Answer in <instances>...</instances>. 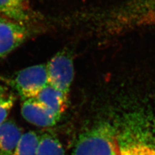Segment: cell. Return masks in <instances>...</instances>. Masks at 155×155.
I'll return each instance as SVG.
<instances>
[{
  "label": "cell",
  "instance_id": "obj_8",
  "mask_svg": "<svg viewBox=\"0 0 155 155\" xmlns=\"http://www.w3.org/2000/svg\"><path fill=\"white\" fill-rule=\"evenodd\" d=\"M21 135V128L12 121L0 125V155H12Z\"/></svg>",
  "mask_w": 155,
  "mask_h": 155
},
{
  "label": "cell",
  "instance_id": "obj_10",
  "mask_svg": "<svg viewBox=\"0 0 155 155\" xmlns=\"http://www.w3.org/2000/svg\"><path fill=\"white\" fill-rule=\"evenodd\" d=\"M36 155H64V150L57 138L45 134L40 138Z\"/></svg>",
  "mask_w": 155,
  "mask_h": 155
},
{
  "label": "cell",
  "instance_id": "obj_6",
  "mask_svg": "<svg viewBox=\"0 0 155 155\" xmlns=\"http://www.w3.org/2000/svg\"><path fill=\"white\" fill-rule=\"evenodd\" d=\"M0 14L26 26L36 17L30 0H0Z\"/></svg>",
  "mask_w": 155,
  "mask_h": 155
},
{
  "label": "cell",
  "instance_id": "obj_1",
  "mask_svg": "<svg viewBox=\"0 0 155 155\" xmlns=\"http://www.w3.org/2000/svg\"><path fill=\"white\" fill-rule=\"evenodd\" d=\"M72 155H120V146L108 125H99L80 136Z\"/></svg>",
  "mask_w": 155,
  "mask_h": 155
},
{
  "label": "cell",
  "instance_id": "obj_7",
  "mask_svg": "<svg viewBox=\"0 0 155 155\" xmlns=\"http://www.w3.org/2000/svg\"><path fill=\"white\" fill-rule=\"evenodd\" d=\"M35 98L59 118L67 107V96L48 84Z\"/></svg>",
  "mask_w": 155,
  "mask_h": 155
},
{
  "label": "cell",
  "instance_id": "obj_3",
  "mask_svg": "<svg viewBox=\"0 0 155 155\" xmlns=\"http://www.w3.org/2000/svg\"><path fill=\"white\" fill-rule=\"evenodd\" d=\"M48 84L66 96L74 78L72 58L67 51L58 52L46 65Z\"/></svg>",
  "mask_w": 155,
  "mask_h": 155
},
{
  "label": "cell",
  "instance_id": "obj_5",
  "mask_svg": "<svg viewBox=\"0 0 155 155\" xmlns=\"http://www.w3.org/2000/svg\"><path fill=\"white\" fill-rule=\"evenodd\" d=\"M21 111L28 122L40 127L54 125L60 118L36 98L24 100Z\"/></svg>",
  "mask_w": 155,
  "mask_h": 155
},
{
  "label": "cell",
  "instance_id": "obj_11",
  "mask_svg": "<svg viewBox=\"0 0 155 155\" xmlns=\"http://www.w3.org/2000/svg\"><path fill=\"white\" fill-rule=\"evenodd\" d=\"M15 101V97L5 86L0 84V125L6 121Z\"/></svg>",
  "mask_w": 155,
  "mask_h": 155
},
{
  "label": "cell",
  "instance_id": "obj_2",
  "mask_svg": "<svg viewBox=\"0 0 155 155\" xmlns=\"http://www.w3.org/2000/svg\"><path fill=\"white\" fill-rule=\"evenodd\" d=\"M11 84L23 100L35 98L48 84L46 65H35L21 70L13 77Z\"/></svg>",
  "mask_w": 155,
  "mask_h": 155
},
{
  "label": "cell",
  "instance_id": "obj_4",
  "mask_svg": "<svg viewBox=\"0 0 155 155\" xmlns=\"http://www.w3.org/2000/svg\"><path fill=\"white\" fill-rule=\"evenodd\" d=\"M29 35L26 25L0 16V58L16 50Z\"/></svg>",
  "mask_w": 155,
  "mask_h": 155
},
{
  "label": "cell",
  "instance_id": "obj_9",
  "mask_svg": "<svg viewBox=\"0 0 155 155\" xmlns=\"http://www.w3.org/2000/svg\"><path fill=\"white\" fill-rule=\"evenodd\" d=\"M40 138L33 131L22 134L12 155H36Z\"/></svg>",
  "mask_w": 155,
  "mask_h": 155
},
{
  "label": "cell",
  "instance_id": "obj_12",
  "mask_svg": "<svg viewBox=\"0 0 155 155\" xmlns=\"http://www.w3.org/2000/svg\"><path fill=\"white\" fill-rule=\"evenodd\" d=\"M120 155H155V149L140 143L120 146Z\"/></svg>",
  "mask_w": 155,
  "mask_h": 155
}]
</instances>
